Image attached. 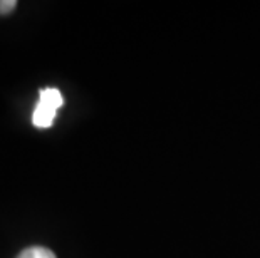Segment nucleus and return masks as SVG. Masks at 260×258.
Instances as JSON below:
<instances>
[{
  "label": "nucleus",
  "mask_w": 260,
  "mask_h": 258,
  "mask_svg": "<svg viewBox=\"0 0 260 258\" xmlns=\"http://www.w3.org/2000/svg\"><path fill=\"white\" fill-rule=\"evenodd\" d=\"M64 104V97L56 87H44L39 92V102L32 114V124L37 129L51 128L56 119L57 109Z\"/></svg>",
  "instance_id": "1"
},
{
  "label": "nucleus",
  "mask_w": 260,
  "mask_h": 258,
  "mask_svg": "<svg viewBox=\"0 0 260 258\" xmlns=\"http://www.w3.org/2000/svg\"><path fill=\"white\" fill-rule=\"evenodd\" d=\"M17 258H57L54 255V251H51L46 246H29L24 248L17 255Z\"/></svg>",
  "instance_id": "2"
},
{
  "label": "nucleus",
  "mask_w": 260,
  "mask_h": 258,
  "mask_svg": "<svg viewBox=\"0 0 260 258\" xmlns=\"http://www.w3.org/2000/svg\"><path fill=\"white\" fill-rule=\"evenodd\" d=\"M17 7L15 0H0V15H7Z\"/></svg>",
  "instance_id": "3"
}]
</instances>
